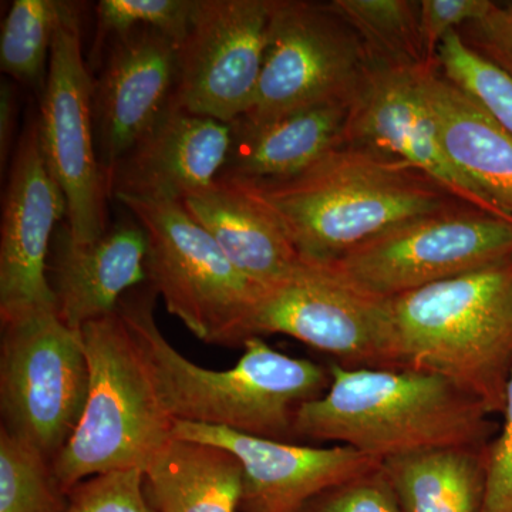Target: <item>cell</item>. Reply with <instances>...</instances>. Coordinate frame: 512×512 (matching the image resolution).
<instances>
[{"mask_svg":"<svg viewBox=\"0 0 512 512\" xmlns=\"http://www.w3.org/2000/svg\"><path fill=\"white\" fill-rule=\"evenodd\" d=\"M306 262L333 264L392 229L468 207L416 168L365 148L336 147L303 173L239 181Z\"/></svg>","mask_w":512,"mask_h":512,"instance_id":"1","label":"cell"},{"mask_svg":"<svg viewBox=\"0 0 512 512\" xmlns=\"http://www.w3.org/2000/svg\"><path fill=\"white\" fill-rule=\"evenodd\" d=\"M156 298L150 285L138 286L123 296L117 312L146 357L173 419L295 443L296 412L329 389V366L284 355L259 336L245 340L244 355L231 369L198 366L161 333Z\"/></svg>","mask_w":512,"mask_h":512,"instance_id":"2","label":"cell"},{"mask_svg":"<svg viewBox=\"0 0 512 512\" xmlns=\"http://www.w3.org/2000/svg\"><path fill=\"white\" fill-rule=\"evenodd\" d=\"M329 389L296 412L295 439L355 448L383 461L431 448H484L493 416L444 377L329 365Z\"/></svg>","mask_w":512,"mask_h":512,"instance_id":"3","label":"cell"},{"mask_svg":"<svg viewBox=\"0 0 512 512\" xmlns=\"http://www.w3.org/2000/svg\"><path fill=\"white\" fill-rule=\"evenodd\" d=\"M399 369L444 377L503 413L512 373V256L390 299Z\"/></svg>","mask_w":512,"mask_h":512,"instance_id":"4","label":"cell"},{"mask_svg":"<svg viewBox=\"0 0 512 512\" xmlns=\"http://www.w3.org/2000/svg\"><path fill=\"white\" fill-rule=\"evenodd\" d=\"M89 396L72 439L53 461L63 490L96 474L146 471L171 439L175 421L158 394L153 373L119 312L86 323Z\"/></svg>","mask_w":512,"mask_h":512,"instance_id":"5","label":"cell"},{"mask_svg":"<svg viewBox=\"0 0 512 512\" xmlns=\"http://www.w3.org/2000/svg\"><path fill=\"white\" fill-rule=\"evenodd\" d=\"M147 235V284L195 338L237 348L266 292L229 261L181 202L117 198Z\"/></svg>","mask_w":512,"mask_h":512,"instance_id":"6","label":"cell"},{"mask_svg":"<svg viewBox=\"0 0 512 512\" xmlns=\"http://www.w3.org/2000/svg\"><path fill=\"white\" fill-rule=\"evenodd\" d=\"M0 320L2 430L53 464L79 426L89 396L82 333L67 328L56 311Z\"/></svg>","mask_w":512,"mask_h":512,"instance_id":"7","label":"cell"},{"mask_svg":"<svg viewBox=\"0 0 512 512\" xmlns=\"http://www.w3.org/2000/svg\"><path fill=\"white\" fill-rule=\"evenodd\" d=\"M369 66L365 46L328 3L274 0L261 79L241 120L264 124L313 107L350 104Z\"/></svg>","mask_w":512,"mask_h":512,"instance_id":"8","label":"cell"},{"mask_svg":"<svg viewBox=\"0 0 512 512\" xmlns=\"http://www.w3.org/2000/svg\"><path fill=\"white\" fill-rule=\"evenodd\" d=\"M285 335L335 357L349 369H399L390 299L372 295L332 264L301 262L266 289L247 338Z\"/></svg>","mask_w":512,"mask_h":512,"instance_id":"9","label":"cell"},{"mask_svg":"<svg viewBox=\"0 0 512 512\" xmlns=\"http://www.w3.org/2000/svg\"><path fill=\"white\" fill-rule=\"evenodd\" d=\"M40 148L67 201V224L76 241L92 242L109 229L107 175L97 153L93 77L82 46V6L70 3L57 29L39 116Z\"/></svg>","mask_w":512,"mask_h":512,"instance_id":"10","label":"cell"},{"mask_svg":"<svg viewBox=\"0 0 512 512\" xmlns=\"http://www.w3.org/2000/svg\"><path fill=\"white\" fill-rule=\"evenodd\" d=\"M508 256L512 221L461 207L400 225L332 265L366 292L392 299Z\"/></svg>","mask_w":512,"mask_h":512,"instance_id":"11","label":"cell"},{"mask_svg":"<svg viewBox=\"0 0 512 512\" xmlns=\"http://www.w3.org/2000/svg\"><path fill=\"white\" fill-rule=\"evenodd\" d=\"M274 0H195L178 46L171 109L232 124L251 107Z\"/></svg>","mask_w":512,"mask_h":512,"instance_id":"12","label":"cell"},{"mask_svg":"<svg viewBox=\"0 0 512 512\" xmlns=\"http://www.w3.org/2000/svg\"><path fill=\"white\" fill-rule=\"evenodd\" d=\"M423 69L427 67L370 60L365 80L350 103L343 144L403 161L468 207L512 221L447 157L421 89Z\"/></svg>","mask_w":512,"mask_h":512,"instance_id":"13","label":"cell"},{"mask_svg":"<svg viewBox=\"0 0 512 512\" xmlns=\"http://www.w3.org/2000/svg\"><path fill=\"white\" fill-rule=\"evenodd\" d=\"M67 201L43 158L37 116L30 114L10 161L0 225V319L56 311L47 281L53 237Z\"/></svg>","mask_w":512,"mask_h":512,"instance_id":"14","label":"cell"},{"mask_svg":"<svg viewBox=\"0 0 512 512\" xmlns=\"http://www.w3.org/2000/svg\"><path fill=\"white\" fill-rule=\"evenodd\" d=\"M174 437L227 448L242 466L239 512H296L316 495L380 467L348 446L311 447L177 421Z\"/></svg>","mask_w":512,"mask_h":512,"instance_id":"15","label":"cell"},{"mask_svg":"<svg viewBox=\"0 0 512 512\" xmlns=\"http://www.w3.org/2000/svg\"><path fill=\"white\" fill-rule=\"evenodd\" d=\"M177 55L178 43L156 29L111 40L93 79L94 133L106 175L170 109Z\"/></svg>","mask_w":512,"mask_h":512,"instance_id":"16","label":"cell"},{"mask_svg":"<svg viewBox=\"0 0 512 512\" xmlns=\"http://www.w3.org/2000/svg\"><path fill=\"white\" fill-rule=\"evenodd\" d=\"M231 124L168 109L107 175L110 198L183 202L220 177Z\"/></svg>","mask_w":512,"mask_h":512,"instance_id":"17","label":"cell"},{"mask_svg":"<svg viewBox=\"0 0 512 512\" xmlns=\"http://www.w3.org/2000/svg\"><path fill=\"white\" fill-rule=\"evenodd\" d=\"M147 235L136 220L107 229L92 242L59 224L47 261L56 313L72 330L117 311L126 293L147 284Z\"/></svg>","mask_w":512,"mask_h":512,"instance_id":"18","label":"cell"},{"mask_svg":"<svg viewBox=\"0 0 512 512\" xmlns=\"http://www.w3.org/2000/svg\"><path fill=\"white\" fill-rule=\"evenodd\" d=\"M420 83L451 163L512 220L511 134L437 67L421 70Z\"/></svg>","mask_w":512,"mask_h":512,"instance_id":"19","label":"cell"},{"mask_svg":"<svg viewBox=\"0 0 512 512\" xmlns=\"http://www.w3.org/2000/svg\"><path fill=\"white\" fill-rule=\"evenodd\" d=\"M350 104H328L264 124H231V148L220 177L279 181L308 170L342 146Z\"/></svg>","mask_w":512,"mask_h":512,"instance_id":"20","label":"cell"},{"mask_svg":"<svg viewBox=\"0 0 512 512\" xmlns=\"http://www.w3.org/2000/svg\"><path fill=\"white\" fill-rule=\"evenodd\" d=\"M181 204L210 232L229 261L265 289L281 284L301 265L281 225L232 181L217 178Z\"/></svg>","mask_w":512,"mask_h":512,"instance_id":"21","label":"cell"},{"mask_svg":"<svg viewBox=\"0 0 512 512\" xmlns=\"http://www.w3.org/2000/svg\"><path fill=\"white\" fill-rule=\"evenodd\" d=\"M144 478L157 512H239L242 466L227 448L174 437Z\"/></svg>","mask_w":512,"mask_h":512,"instance_id":"22","label":"cell"},{"mask_svg":"<svg viewBox=\"0 0 512 512\" xmlns=\"http://www.w3.org/2000/svg\"><path fill=\"white\" fill-rule=\"evenodd\" d=\"M403 512H483L485 447H446L382 461Z\"/></svg>","mask_w":512,"mask_h":512,"instance_id":"23","label":"cell"},{"mask_svg":"<svg viewBox=\"0 0 512 512\" xmlns=\"http://www.w3.org/2000/svg\"><path fill=\"white\" fill-rule=\"evenodd\" d=\"M373 62L389 66L437 67L427 62L420 35V2L413 0H332Z\"/></svg>","mask_w":512,"mask_h":512,"instance_id":"24","label":"cell"},{"mask_svg":"<svg viewBox=\"0 0 512 512\" xmlns=\"http://www.w3.org/2000/svg\"><path fill=\"white\" fill-rule=\"evenodd\" d=\"M72 2L15 0L3 20L0 67L13 82L45 87L50 52Z\"/></svg>","mask_w":512,"mask_h":512,"instance_id":"25","label":"cell"},{"mask_svg":"<svg viewBox=\"0 0 512 512\" xmlns=\"http://www.w3.org/2000/svg\"><path fill=\"white\" fill-rule=\"evenodd\" d=\"M69 494L40 451L0 429V512H64Z\"/></svg>","mask_w":512,"mask_h":512,"instance_id":"26","label":"cell"},{"mask_svg":"<svg viewBox=\"0 0 512 512\" xmlns=\"http://www.w3.org/2000/svg\"><path fill=\"white\" fill-rule=\"evenodd\" d=\"M436 63L448 82L473 97L512 136V79L507 73L467 46L457 30L444 37Z\"/></svg>","mask_w":512,"mask_h":512,"instance_id":"27","label":"cell"},{"mask_svg":"<svg viewBox=\"0 0 512 512\" xmlns=\"http://www.w3.org/2000/svg\"><path fill=\"white\" fill-rule=\"evenodd\" d=\"M195 0H101L96 6L97 32L92 57L100 59L111 40L141 28L156 29L183 42Z\"/></svg>","mask_w":512,"mask_h":512,"instance_id":"28","label":"cell"},{"mask_svg":"<svg viewBox=\"0 0 512 512\" xmlns=\"http://www.w3.org/2000/svg\"><path fill=\"white\" fill-rule=\"evenodd\" d=\"M64 512H157L148 500L144 471H107L86 478L69 491Z\"/></svg>","mask_w":512,"mask_h":512,"instance_id":"29","label":"cell"},{"mask_svg":"<svg viewBox=\"0 0 512 512\" xmlns=\"http://www.w3.org/2000/svg\"><path fill=\"white\" fill-rule=\"evenodd\" d=\"M296 512H403L392 485L382 471L362 474L335 485L309 500Z\"/></svg>","mask_w":512,"mask_h":512,"instance_id":"30","label":"cell"},{"mask_svg":"<svg viewBox=\"0 0 512 512\" xmlns=\"http://www.w3.org/2000/svg\"><path fill=\"white\" fill-rule=\"evenodd\" d=\"M494 5L491 0H421L420 35L427 62L437 66V52L444 37L483 19Z\"/></svg>","mask_w":512,"mask_h":512,"instance_id":"31","label":"cell"},{"mask_svg":"<svg viewBox=\"0 0 512 512\" xmlns=\"http://www.w3.org/2000/svg\"><path fill=\"white\" fill-rule=\"evenodd\" d=\"M503 427L485 447L483 512H512V373L505 389Z\"/></svg>","mask_w":512,"mask_h":512,"instance_id":"32","label":"cell"},{"mask_svg":"<svg viewBox=\"0 0 512 512\" xmlns=\"http://www.w3.org/2000/svg\"><path fill=\"white\" fill-rule=\"evenodd\" d=\"M457 32L467 46L512 79V5L495 3L483 19L468 23Z\"/></svg>","mask_w":512,"mask_h":512,"instance_id":"33","label":"cell"},{"mask_svg":"<svg viewBox=\"0 0 512 512\" xmlns=\"http://www.w3.org/2000/svg\"><path fill=\"white\" fill-rule=\"evenodd\" d=\"M9 77H3L0 83V168L5 170L10 156L13 157V140L18 126L19 101L18 90Z\"/></svg>","mask_w":512,"mask_h":512,"instance_id":"34","label":"cell"}]
</instances>
